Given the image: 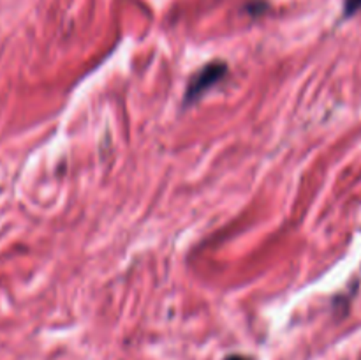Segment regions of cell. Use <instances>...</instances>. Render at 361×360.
Masks as SVG:
<instances>
[{
	"label": "cell",
	"instance_id": "cell-1",
	"mask_svg": "<svg viewBox=\"0 0 361 360\" xmlns=\"http://www.w3.org/2000/svg\"><path fill=\"white\" fill-rule=\"evenodd\" d=\"M226 73H228V66H226L224 62H219V60L201 67V69L190 78L189 85H187L185 104L200 101L214 85H217L219 81L226 76Z\"/></svg>",
	"mask_w": 361,
	"mask_h": 360
},
{
	"label": "cell",
	"instance_id": "cell-2",
	"mask_svg": "<svg viewBox=\"0 0 361 360\" xmlns=\"http://www.w3.org/2000/svg\"><path fill=\"white\" fill-rule=\"evenodd\" d=\"M361 6V0H345V13H355Z\"/></svg>",
	"mask_w": 361,
	"mask_h": 360
},
{
	"label": "cell",
	"instance_id": "cell-3",
	"mask_svg": "<svg viewBox=\"0 0 361 360\" xmlns=\"http://www.w3.org/2000/svg\"><path fill=\"white\" fill-rule=\"evenodd\" d=\"M226 360H249V359H245V356H242V355H231V356H228Z\"/></svg>",
	"mask_w": 361,
	"mask_h": 360
}]
</instances>
